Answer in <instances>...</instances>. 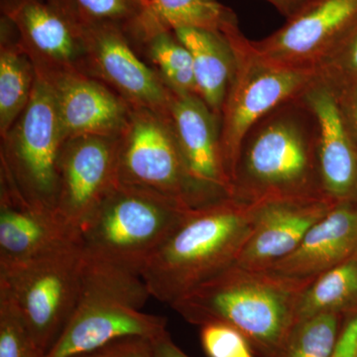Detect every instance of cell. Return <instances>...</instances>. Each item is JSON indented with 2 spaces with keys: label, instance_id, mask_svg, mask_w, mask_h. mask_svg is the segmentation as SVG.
Masks as SVG:
<instances>
[{
  "label": "cell",
  "instance_id": "obj_1",
  "mask_svg": "<svg viewBox=\"0 0 357 357\" xmlns=\"http://www.w3.org/2000/svg\"><path fill=\"white\" fill-rule=\"evenodd\" d=\"M257 206L258 201L225 197L190 208L143 268L151 297L171 306L236 264Z\"/></svg>",
  "mask_w": 357,
  "mask_h": 357
},
{
  "label": "cell",
  "instance_id": "obj_2",
  "mask_svg": "<svg viewBox=\"0 0 357 357\" xmlns=\"http://www.w3.org/2000/svg\"><path fill=\"white\" fill-rule=\"evenodd\" d=\"M312 281L234 264L171 307L195 325L225 324L276 351L297 325L301 298Z\"/></svg>",
  "mask_w": 357,
  "mask_h": 357
},
{
  "label": "cell",
  "instance_id": "obj_3",
  "mask_svg": "<svg viewBox=\"0 0 357 357\" xmlns=\"http://www.w3.org/2000/svg\"><path fill=\"white\" fill-rule=\"evenodd\" d=\"M317 194H326L318 124L302 95L271 110L246 134L232 197L255 202Z\"/></svg>",
  "mask_w": 357,
  "mask_h": 357
},
{
  "label": "cell",
  "instance_id": "obj_4",
  "mask_svg": "<svg viewBox=\"0 0 357 357\" xmlns=\"http://www.w3.org/2000/svg\"><path fill=\"white\" fill-rule=\"evenodd\" d=\"M149 298L140 275L84 257L79 302L46 357H75L126 338L158 337L167 321L141 312Z\"/></svg>",
  "mask_w": 357,
  "mask_h": 357
},
{
  "label": "cell",
  "instance_id": "obj_5",
  "mask_svg": "<svg viewBox=\"0 0 357 357\" xmlns=\"http://www.w3.org/2000/svg\"><path fill=\"white\" fill-rule=\"evenodd\" d=\"M190 208L159 192L121 183L79 232L84 257L141 276Z\"/></svg>",
  "mask_w": 357,
  "mask_h": 357
},
{
  "label": "cell",
  "instance_id": "obj_6",
  "mask_svg": "<svg viewBox=\"0 0 357 357\" xmlns=\"http://www.w3.org/2000/svg\"><path fill=\"white\" fill-rule=\"evenodd\" d=\"M227 37L236 56V70L220 114V144L232 185L248 131L282 103L302 96L318 75L264 57L241 29Z\"/></svg>",
  "mask_w": 357,
  "mask_h": 357
},
{
  "label": "cell",
  "instance_id": "obj_7",
  "mask_svg": "<svg viewBox=\"0 0 357 357\" xmlns=\"http://www.w3.org/2000/svg\"><path fill=\"white\" fill-rule=\"evenodd\" d=\"M84 265L77 239L30 261L0 269V295L16 307L46 356L76 309Z\"/></svg>",
  "mask_w": 357,
  "mask_h": 357
},
{
  "label": "cell",
  "instance_id": "obj_8",
  "mask_svg": "<svg viewBox=\"0 0 357 357\" xmlns=\"http://www.w3.org/2000/svg\"><path fill=\"white\" fill-rule=\"evenodd\" d=\"M0 139V175L30 203L55 211L66 139L48 82L37 77L24 112Z\"/></svg>",
  "mask_w": 357,
  "mask_h": 357
},
{
  "label": "cell",
  "instance_id": "obj_9",
  "mask_svg": "<svg viewBox=\"0 0 357 357\" xmlns=\"http://www.w3.org/2000/svg\"><path fill=\"white\" fill-rule=\"evenodd\" d=\"M119 178L191 208L211 203L190 177L169 119L147 109H132L121 136Z\"/></svg>",
  "mask_w": 357,
  "mask_h": 357
},
{
  "label": "cell",
  "instance_id": "obj_10",
  "mask_svg": "<svg viewBox=\"0 0 357 357\" xmlns=\"http://www.w3.org/2000/svg\"><path fill=\"white\" fill-rule=\"evenodd\" d=\"M121 137L83 136L65 141L58 165L55 211L79 236L84 225L121 184Z\"/></svg>",
  "mask_w": 357,
  "mask_h": 357
},
{
  "label": "cell",
  "instance_id": "obj_11",
  "mask_svg": "<svg viewBox=\"0 0 357 357\" xmlns=\"http://www.w3.org/2000/svg\"><path fill=\"white\" fill-rule=\"evenodd\" d=\"M84 74L109 86L132 109H147L169 119L171 91L136 50L121 26L103 24L84 30Z\"/></svg>",
  "mask_w": 357,
  "mask_h": 357
},
{
  "label": "cell",
  "instance_id": "obj_12",
  "mask_svg": "<svg viewBox=\"0 0 357 357\" xmlns=\"http://www.w3.org/2000/svg\"><path fill=\"white\" fill-rule=\"evenodd\" d=\"M357 29V0H314L266 38L256 50L289 67L317 70Z\"/></svg>",
  "mask_w": 357,
  "mask_h": 357
},
{
  "label": "cell",
  "instance_id": "obj_13",
  "mask_svg": "<svg viewBox=\"0 0 357 357\" xmlns=\"http://www.w3.org/2000/svg\"><path fill=\"white\" fill-rule=\"evenodd\" d=\"M0 9L15 27L37 77L50 81L65 73H84V30L51 0H0Z\"/></svg>",
  "mask_w": 357,
  "mask_h": 357
},
{
  "label": "cell",
  "instance_id": "obj_14",
  "mask_svg": "<svg viewBox=\"0 0 357 357\" xmlns=\"http://www.w3.org/2000/svg\"><path fill=\"white\" fill-rule=\"evenodd\" d=\"M337 202L326 194L259 199L255 227L236 264L267 269L287 257Z\"/></svg>",
  "mask_w": 357,
  "mask_h": 357
},
{
  "label": "cell",
  "instance_id": "obj_15",
  "mask_svg": "<svg viewBox=\"0 0 357 357\" xmlns=\"http://www.w3.org/2000/svg\"><path fill=\"white\" fill-rule=\"evenodd\" d=\"M169 121L190 177L202 194L208 202L232 197L217 115L199 96L173 93Z\"/></svg>",
  "mask_w": 357,
  "mask_h": 357
},
{
  "label": "cell",
  "instance_id": "obj_16",
  "mask_svg": "<svg viewBox=\"0 0 357 357\" xmlns=\"http://www.w3.org/2000/svg\"><path fill=\"white\" fill-rule=\"evenodd\" d=\"M47 82L66 140L83 136L121 137L128 128L130 105L95 77L70 72Z\"/></svg>",
  "mask_w": 357,
  "mask_h": 357
},
{
  "label": "cell",
  "instance_id": "obj_17",
  "mask_svg": "<svg viewBox=\"0 0 357 357\" xmlns=\"http://www.w3.org/2000/svg\"><path fill=\"white\" fill-rule=\"evenodd\" d=\"M79 236L55 211L30 203L0 175V269L22 264Z\"/></svg>",
  "mask_w": 357,
  "mask_h": 357
},
{
  "label": "cell",
  "instance_id": "obj_18",
  "mask_svg": "<svg viewBox=\"0 0 357 357\" xmlns=\"http://www.w3.org/2000/svg\"><path fill=\"white\" fill-rule=\"evenodd\" d=\"M318 124L319 175L335 201L357 198V144L338 107L335 91L318 76L303 93Z\"/></svg>",
  "mask_w": 357,
  "mask_h": 357
},
{
  "label": "cell",
  "instance_id": "obj_19",
  "mask_svg": "<svg viewBox=\"0 0 357 357\" xmlns=\"http://www.w3.org/2000/svg\"><path fill=\"white\" fill-rule=\"evenodd\" d=\"M357 256V198L337 202L297 249L267 270L299 279L319 275Z\"/></svg>",
  "mask_w": 357,
  "mask_h": 357
},
{
  "label": "cell",
  "instance_id": "obj_20",
  "mask_svg": "<svg viewBox=\"0 0 357 357\" xmlns=\"http://www.w3.org/2000/svg\"><path fill=\"white\" fill-rule=\"evenodd\" d=\"M181 28L229 35L239 25L234 10L218 0H142V10L126 34L136 47L157 33Z\"/></svg>",
  "mask_w": 357,
  "mask_h": 357
},
{
  "label": "cell",
  "instance_id": "obj_21",
  "mask_svg": "<svg viewBox=\"0 0 357 357\" xmlns=\"http://www.w3.org/2000/svg\"><path fill=\"white\" fill-rule=\"evenodd\" d=\"M191 53L197 95L218 119L236 70V56L229 40L220 33L181 28L174 31Z\"/></svg>",
  "mask_w": 357,
  "mask_h": 357
},
{
  "label": "cell",
  "instance_id": "obj_22",
  "mask_svg": "<svg viewBox=\"0 0 357 357\" xmlns=\"http://www.w3.org/2000/svg\"><path fill=\"white\" fill-rule=\"evenodd\" d=\"M34 64L17 31L7 18H0V137L6 135L31 100L36 83Z\"/></svg>",
  "mask_w": 357,
  "mask_h": 357
},
{
  "label": "cell",
  "instance_id": "obj_23",
  "mask_svg": "<svg viewBox=\"0 0 357 357\" xmlns=\"http://www.w3.org/2000/svg\"><path fill=\"white\" fill-rule=\"evenodd\" d=\"M357 307V256L319 275L307 286L298 307V323L323 314Z\"/></svg>",
  "mask_w": 357,
  "mask_h": 357
},
{
  "label": "cell",
  "instance_id": "obj_24",
  "mask_svg": "<svg viewBox=\"0 0 357 357\" xmlns=\"http://www.w3.org/2000/svg\"><path fill=\"white\" fill-rule=\"evenodd\" d=\"M135 48L173 93L197 95L191 53L175 33H157Z\"/></svg>",
  "mask_w": 357,
  "mask_h": 357
},
{
  "label": "cell",
  "instance_id": "obj_25",
  "mask_svg": "<svg viewBox=\"0 0 357 357\" xmlns=\"http://www.w3.org/2000/svg\"><path fill=\"white\" fill-rule=\"evenodd\" d=\"M82 29L103 24L126 32L142 10V0H51Z\"/></svg>",
  "mask_w": 357,
  "mask_h": 357
},
{
  "label": "cell",
  "instance_id": "obj_26",
  "mask_svg": "<svg viewBox=\"0 0 357 357\" xmlns=\"http://www.w3.org/2000/svg\"><path fill=\"white\" fill-rule=\"evenodd\" d=\"M338 314L323 312L300 321L286 342V357L332 356L338 338Z\"/></svg>",
  "mask_w": 357,
  "mask_h": 357
},
{
  "label": "cell",
  "instance_id": "obj_27",
  "mask_svg": "<svg viewBox=\"0 0 357 357\" xmlns=\"http://www.w3.org/2000/svg\"><path fill=\"white\" fill-rule=\"evenodd\" d=\"M0 357H46L18 310L0 295Z\"/></svg>",
  "mask_w": 357,
  "mask_h": 357
},
{
  "label": "cell",
  "instance_id": "obj_28",
  "mask_svg": "<svg viewBox=\"0 0 357 357\" xmlns=\"http://www.w3.org/2000/svg\"><path fill=\"white\" fill-rule=\"evenodd\" d=\"M201 342L208 357H256L248 338L234 326L225 324L202 326Z\"/></svg>",
  "mask_w": 357,
  "mask_h": 357
},
{
  "label": "cell",
  "instance_id": "obj_29",
  "mask_svg": "<svg viewBox=\"0 0 357 357\" xmlns=\"http://www.w3.org/2000/svg\"><path fill=\"white\" fill-rule=\"evenodd\" d=\"M316 72L333 88L357 83V29Z\"/></svg>",
  "mask_w": 357,
  "mask_h": 357
},
{
  "label": "cell",
  "instance_id": "obj_30",
  "mask_svg": "<svg viewBox=\"0 0 357 357\" xmlns=\"http://www.w3.org/2000/svg\"><path fill=\"white\" fill-rule=\"evenodd\" d=\"M331 88L335 91L342 119L357 144V83Z\"/></svg>",
  "mask_w": 357,
  "mask_h": 357
},
{
  "label": "cell",
  "instance_id": "obj_31",
  "mask_svg": "<svg viewBox=\"0 0 357 357\" xmlns=\"http://www.w3.org/2000/svg\"><path fill=\"white\" fill-rule=\"evenodd\" d=\"M331 357H357V314L347 321L338 335L335 351Z\"/></svg>",
  "mask_w": 357,
  "mask_h": 357
},
{
  "label": "cell",
  "instance_id": "obj_32",
  "mask_svg": "<svg viewBox=\"0 0 357 357\" xmlns=\"http://www.w3.org/2000/svg\"><path fill=\"white\" fill-rule=\"evenodd\" d=\"M149 340L154 357H190L173 342L167 331Z\"/></svg>",
  "mask_w": 357,
  "mask_h": 357
},
{
  "label": "cell",
  "instance_id": "obj_33",
  "mask_svg": "<svg viewBox=\"0 0 357 357\" xmlns=\"http://www.w3.org/2000/svg\"><path fill=\"white\" fill-rule=\"evenodd\" d=\"M119 357H154L150 340L130 337L122 340Z\"/></svg>",
  "mask_w": 357,
  "mask_h": 357
},
{
  "label": "cell",
  "instance_id": "obj_34",
  "mask_svg": "<svg viewBox=\"0 0 357 357\" xmlns=\"http://www.w3.org/2000/svg\"><path fill=\"white\" fill-rule=\"evenodd\" d=\"M273 6L286 20H292L298 14L302 13L314 0H265Z\"/></svg>",
  "mask_w": 357,
  "mask_h": 357
},
{
  "label": "cell",
  "instance_id": "obj_35",
  "mask_svg": "<svg viewBox=\"0 0 357 357\" xmlns=\"http://www.w3.org/2000/svg\"><path fill=\"white\" fill-rule=\"evenodd\" d=\"M121 342L122 340H117V342H112V344L103 347V349H98V351L89 352V354L75 357H119Z\"/></svg>",
  "mask_w": 357,
  "mask_h": 357
}]
</instances>
